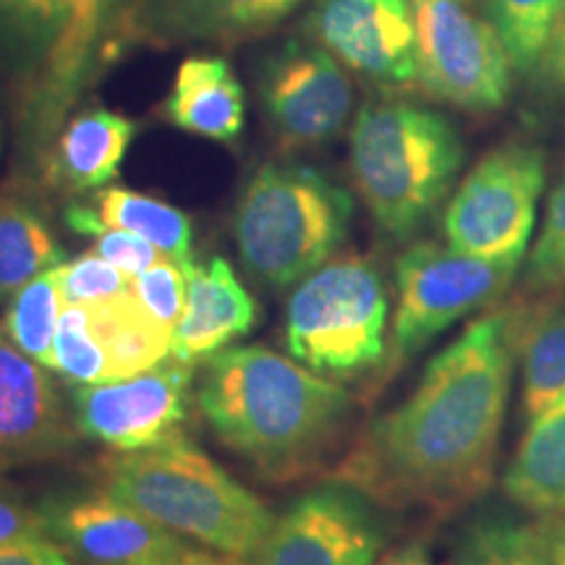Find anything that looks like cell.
<instances>
[{
  "label": "cell",
  "mask_w": 565,
  "mask_h": 565,
  "mask_svg": "<svg viewBox=\"0 0 565 565\" xmlns=\"http://www.w3.org/2000/svg\"><path fill=\"white\" fill-rule=\"evenodd\" d=\"M66 223L84 236H95L103 228L137 233L175 263H192V221L186 212L154 196L100 189L92 204H71Z\"/></svg>",
  "instance_id": "603a6c76"
},
{
  "label": "cell",
  "mask_w": 565,
  "mask_h": 565,
  "mask_svg": "<svg viewBox=\"0 0 565 565\" xmlns=\"http://www.w3.org/2000/svg\"><path fill=\"white\" fill-rule=\"evenodd\" d=\"M173 330L126 291L95 303L63 307L53 343V372L66 383H116L171 356Z\"/></svg>",
  "instance_id": "30bf717a"
},
{
  "label": "cell",
  "mask_w": 565,
  "mask_h": 565,
  "mask_svg": "<svg viewBox=\"0 0 565 565\" xmlns=\"http://www.w3.org/2000/svg\"><path fill=\"white\" fill-rule=\"evenodd\" d=\"M63 312L58 267L38 275L17 296L3 315V333L34 362L53 370L55 330Z\"/></svg>",
  "instance_id": "4316f807"
},
{
  "label": "cell",
  "mask_w": 565,
  "mask_h": 565,
  "mask_svg": "<svg viewBox=\"0 0 565 565\" xmlns=\"http://www.w3.org/2000/svg\"><path fill=\"white\" fill-rule=\"evenodd\" d=\"M387 288L370 257L328 259L288 299L286 345L315 372L359 374L385 359Z\"/></svg>",
  "instance_id": "8992f818"
},
{
  "label": "cell",
  "mask_w": 565,
  "mask_h": 565,
  "mask_svg": "<svg viewBox=\"0 0 565 565\" xmlns=\"http://www.w3.org/2000/svg\"><path fill=\"white\" fill-rule=\"evenodd\" d=\"M545 189V154L532 145L487 152L466 175L443 217L450 249L479 259L521 263Z\"/></svg>",
  "instance_id": "ba28073f"
},
{
  "label": "cell",
  "mask_w": 565,
  "mask_h": 565,
  "mask_svg": "<svg viewBox=\"0 0 565 565\" xmlns=\"http://www.w3.org/2000/svg\"><path fill=\"white\" fill-rule=\"evenodd\" d=\"M521 263H498L461 254L450 246L419 242L395 263L398 303L387 372L427 349L450 324L498 299Z\"/></svg>",
  "instance_id": "52a82bcc"
},
{
  "label": "cell",
  "mask_w": 565,
  "mask_h": 565,
  "mask_svg": "<svg viewBox=\"0 0 565 565\" xmlns=\"http://www.w3.org/2000/svg\"><path fill=\"white\" fill-rule=\"evenodd\" d=\"M92 238H95V254H100L105 263L118 267V270L129 275V278H137V275L147 273L166 257L158 246H152L147 238H141L137 233L129 231L103 228Z\"/></svg>",
  "instance_id": "1f68e13d"
},
{
  "label": "cell",
  "mask_w": 565,
  "mask_h": 565,
  "mask_svg": "<svg viewBox=\"0 0 565 565\" xmlns=\"http://www.w3.org/2000/svg\"><path fill=\"white\" fill-rule=\"evenodd\" d=\"M419 40V84L435 100L487 113L511 92V58L490 21L463 0H412Z\"/></svg>",
  "instance_id": "9c48e42d"
},
{
  "label": "cell",
  "mask_w": 565,
  "mask_h": 565,
  "mask_svg": "<svg viewBox=\"0 0 565 565\" xmlns=\"http://www.w3.org/2000/svg\"><path fill=\"white\" fill-rule=\"evenodd\" d=\"M550 63H553V66H557L561 71H565V30L561 34V40H557L553 55H550Z\"/></svg>",
  "instance_id": "74e56055"
},
{
  "label": "cell",
  "mask_w": 565,
  "mask_h": 565,
  "mask_svg": "<svg viewBox=\"0 0 565 565\" xmlns=\"http://www.w3.org/2000/svg\"><path fill=\"white\" fill-rule=\"evenodd\" d=\"M0 565H79L53 542H30V545L0 547Z\"/></svg>",
  "instance_id": "e575fe53"
},
{
  "label": "cell",
  "mask_w": 565,
  "mask_h": 565,
  "mask_svg": "<svg viewBox=\"0 0 565 565\" xmlns=\"http://www.w3.org/2000/svg\"><path fill=\"white\" fill-rule=\"evenodd\" d=\"M466 147L450 118L408 103H370L351 129V173L374 223L406 238L433 215L461 171Z\"/></svg>",
  "instance_id": "277c9868"
},
{
  "label": "cell",
  "mask_w": 565,
  "mask_h": 565,
  "mask_svg": "<svg viewBox=\"0 0 565 565\" xmlns=\"http://www.w3.org/2000/svg\"><path fill=\"white\" fill-rule=\"evenodd\" d=\"M100 490L154 524L212 553L249 561L275 515L257 494L183 435L141 450H110L97 463Z\"/></svg>",
  "instance_id": "3957f363"
},
{
  "label": "cell",
  "mask_w": 565,
  "mask_h": 565,
  "mask_svg": "<svg viewBox=\"0 0 565 565\" xmlns=\"http://www.w3.org/2000/svg\"><path fill=\"white\" fill-rule=\"evenodd\" d=\"M259 97L273 134L291 150L338 137L353 108V87L341 63L317 42L301 40L267 55Z\"/></svg>",
  "instance_id": "4fadbf2b"
},
{
  "label": "cell",
  "mask_w": 565,
  "mask_h": 565,
  "mask_svg": "<svg viewBox=\"0 0 565 565\" xmlns=\"http://www.w3.org/2000/svg\"><path fill=\"white\" fill-rule=\"evenodd\" d=\"M383 542L364 494L330 484L294 500L244 565H372Z\"/></svg>",
  "instance_id": "7c38bea8"
},
{
  "label": "cell",
  "mask_w": 565,
  "mask_h": 565,
  "mask_svg": "<svg viewBox=\"0 0 565 565\" xmlns=\"http://www.w3.org/2000/svg\"><path fill=\"white\" fill-rule=\"evenodd\" d=\"M513 349L521 359V404L532 419L565 391V303L542 307L515 324Z\"/></svg>",
  "instance_id": "cb8c5ba5"
},
{
  "label": "cell",
  "mask_w": 565,
  "mask_h": 565,
  "mask_svg": "<svg viewBox=\"0 0 565 565\" xmlns=\"http://www.w3.org/2000/svg\"><path fill=\"white\" fill-rule=\"evenodd\" d=\"M160 565H244V561H238V557L221 555V553H212V550L189 547L186 553H181L179 557H173V561L160 563Z\"/></svg>",
  "instance_id": "d590c367"
},
{
  "label": "cell",
  "mask_w": 565,
  "mask_h": 565,
  "mask_svg": "<svg viewBox=\"0 0 565 565\" xmlns=\"http://www.w3.org/2000/svg\"><path fill=\"white\" fill-rule=\"evenodd\" d=\"M162 116L175 129L217 141H236L244 131L246 97L231 63L217 55H192L175 71Z\"/></svg>",
  "instance_id": "ffe728a7"
},
{
  "label": "cell",
  "mask_w": 565,
  "mask_h": 565,
  "mask_svg": "<svg viewBox=\"0 0 565 565\" xmlns=\"http://www.w3.org/2000/svg\"><path fill=\"white\" fill-rule=\"evenodd\" d=\"M463 3H475V0H463Z\"/></svg>",
  "instance_id": "f35d334b"
},
{
  "label": "cell",
  "mask_w": 565,
  "mask_h": 565,
  "mask_svg": "<svg viewBox=\"0 0 565 565\" xmlns=\"http://www.w3.org/2000/svg\"><path fill=\"white\" fill-rule=\"evenodd\" d=\"M38 508L53 545L79 565H160L189 550L171 529L103 490L55 494Z\"/></svg>",
  "instance_id": "9a60e30c"
},
{
  "label": "cell",
  "mask_w": 565,
  "mask_h": 565,
  "mask_svg": "<svg viewBox=\"0 0 565 565\" xmlns=\"http://www.w3.org/2000/svg\"><path fill=\"white\" fill-rule=\"evenodd\" d=\"M353 215L345 189L296 162H267L244 186L236 244L254 280L282 288L312 275L343 244Z\"/></svg>",
  "instance_id": "5b68a950"
},
{
  "label": "cell",
  "mask_w": 565,
  "mask_h": 565,
  "mask_svg": "<svg viewBox=\"0 0 565 565\" xmlns=\"http://www.w3.org/2000/svg\"><path fill=\"white\" fill-rule=\"evenodd\" d=\"M134 134L137 124L121 113H82L61 134L47 179L66 192H100L121 171Z\"/></svg>",
  "instance_id": "7402d4cb"
},
{
  "label": "cell",
  "mask_w": 565,
  "mask_h": 565,
  "mask_svg": "<svg viewBox=\"0 0 565 565\" xmlns=\"http://www.w3.org/2000/svg\"><path fill=\"white\" fill-rule=\"evenodd\" d=\"M534 536V545L547 565H565V513L540 515L534 524H529Z\"/></svg>",
  "instance_id": "836d02e7"
},
{
  "label": "cell",
  "mask_w": 565,
  "mask_h": 565,
  "mask_svg": "<svg viewBox=\"0 0 565 565\" xmlns=\"http://www.w3.org/2000/svg\"><path fill=\"white\" fill-rule=\"evenodd\" d=\"M484 9L515 68L550 61L565 30V0H484Z\"/></svg>",
  "instance_id": "484cf974"
},
{
  "label": "cell",
  "mask_w": 565,
  "mask_h": 565,
  "mask_svg": "<svg viewBox=\"0 0 565 565\" xmlns=\"http://www.w3.org/2000/svg\"><path fill=\"white\" fill-rule=\"evenodd\" d=\"M186 265V263H183ZM171 257H162L158 265L147 273L131 278V294L145 303L150 315L158 317L162 324L175 328L186 307V267Z\"/></svg>",
  "instance_id": "4dcf8cb0"
},
{
  "label": "cell",
  "mask_w": 565,
  "mask_h": 565,
  "mask_svg": "<svg viewBox=\"0 0 565 565\" xmlns=\"http://www.w3.org/2000/svg\"><path fill=\"white\" fill-rule=\"evenodd\" d=\"M511 315L475 320L372 419L333 469L335 484L393 511L456 513L490 490L513 380Z\"/></svg>",
  "instance_id": "6da1fadb"
},
{
  "label": "cell",
  "mask_w": 565,
  "mask_h": 565,
  "mask_svg": "<svg viewBox=\"0 0 565 565\" xmlns=\"http://www.w3.org/2000/svg\"><path fill=\"white\" fill-rule=\"evenodd\" d=\"M194 366L168 356L152 370L116 383L71 391L76 433L110 450H141L181 435L192 414Z\"/></svg>",
  "instance_id": "8fae6325"
},
{
  "label": "cell",
  "mask_w": 565,
  "mask_h": 565,
  "mask_svg": "<svg viewBox=\"0 0 565 565\" xmlns=\"http://www.w3.org/2000/svg\"><path fill=\"white\" fill-rule=\"evenodd\" d=\"M58 286L63 307H74V303H95L131 291V278L105 263L100 254L87 252L74 263L58 267Z\"/></svg>",
  "instance_id": "f1b7e54d"
},
{
  "label": "cell",
  "mask_w": 565,
  "mask_h": 565,
  "mask_svg": "<svg viewBox=\"0 0 565 565\" xmlns=\"http://www.w3.org/2000/svg\"><path fill=\"white\" fill-rule=\"evenodd\" d=\"M526 422L503 475V490L515 505L536 515L565 513V391Z\"/></svg>",
  "instance_id": "44dd1931"
},
{
  "label": "cell",
  "mask_w": 565,
  "mask_h": 565,
  "mask_svg": "<svg viewBox=\"0 0 565 565\" xmlns=\"http://www.w3.org/2000/svg\"><path fill=\"white\" fill-rule=\"evenodd\" d=\"M461 565H547L534 545L529 524H513L505 519L479 521L466 532L461 550Z\"/></svg>",
  "instance_id": "83f0119b"
},
{
  "label": "cell",
  "mask_w": 565,
  "mask_h": 565,
  "mask_svg": "<svg viewBox=\"0 0 565 565\" xmlns=\"http://www.w3.org/2000/svg\"><path fill=\"white\" fill-rule=\"evenodd\" d=\"M309 34L338 63L380 87L419 84V40L412 0H320Z\"/></svg>",
  "instance_id": "5bb4252c"
},
{
  "label": "cell",
  "mask_w": 565,
  "mask_h": 565,
  "mask_svg": "<svg viewBox=\"0 0 565 565\" xmlns=\"http://www.w3.org/2000/svg\"><path fill=\"white\" fill-rule=\"evenodd\" d=\"M63 259L66 252L40 210L19 196L0 194V301L61 267Z\"/></svg>",
  "instance_id": "d4e9b609"
},
{
  "label": "cell",
  "mask_w": 565,
  "mask_h": 565,
  "mask_svg": "<svg viewBox=\"0 0 565 565\" xmlns=\"http://www.w3.org/2000/svg\"><path fill=\"white\" fill-rule=\"evenodd\" d=\"M76 435L51 374L0 330V466L58 458Z\"/></svg>",
  "instance_id": "2e32d148"
},
{
  "label": "cell",
  "mask_w": 565,
  "mask_h": 565,
  "mask_svg": "<svg viewBox=\"0 0 565 565\" xmlns=\"http://www.w3.org/2000/svg\"><path fill=\"white\" fill-rule=\"evenodd\" d=\"M30 542H51L40 508H32L9 487H0V547Z\"/></svg>",
  "instance_id": "d6a6232c"
},
{
  "label": "cell",
  "mask_w": 565,
  "mask_h": 565,
  "mask_svg": "<svg viewBox=\"0 0 565 565\" xmlns=\"http://www.w3.org/2000/svg\"><path fill=\"white\" fill-rule=\"evenodd\" d=\"M303 0H131L129 40L171 47L181 42L244 40L278 26Z\"/></svg>",
  "instance_id": "e0dca14e"
},
{
  "label": "cell",
  "mask_w": 565,
  "mask_h": 565,
  "mask_svg": "<svg viewBox=\"0 0 565 565\" xmlns=\"http://www.w3.org/2000/svg\"><path fill=\"white\" fill-rule=\"evenodd\" d=\"M374 565H433V561H429L427 547L422 542H408V545L393 550Z\"/></svg>",
  "instance_id": "8d00e7d4"
},
{
  "label": "cell",
  "mask_w": 565,
  "mask_h": 565,
  "mask_svg": "<svg viewBox=\"0 0 565 565\" xmlns=\"http://www.w3.org/2000/svg\"><path fill=\"white\" fill-rule=\"evenodd\" d=\"M105 0H0V42L26 61H45L53 89L68 87L95 40Z\"/></svg>",
  "instance_id": "ac0fdd59"
},
{
  "label": "cell",
  "mask_w": 565,
  "mask_h": 565,
  "mask_svg": "<svg viewBox=\"0 0 565 565\" xmlns=\"http://www.w3.org/2000/svg\"><path fill=\"white\" fill-rule=\"evenodd\" d=\"M526 275L540 288L565 286V175L550 194L545 223L529 257Z\"/></svg>",
  "instance_id": "f546056e"
},
{
  "label": "cell",
  "mask_w": 565,
  "mask_h": 565,
  "mask_svg": "<svg viewBox=\"0 0 565 565\" xmlns=\"http://www.w3.org/2000/svg\"><path fill=\"white\" fill-rule=\"evenodd\" d=\"M186 307L173 328L171 356L181 364H200L236 338L252 333L259 307L238 280L228 259L186 263Z\"/></svg>",
  "instance_id": "d6986e66"
},
{
  "label": "cell",
  "mask_w": 565,
  "mask_h": 565,
  "mask_svg": "<svg viewBox=\"0 0 565 565\" xmlns=\"http://www.w3.org/2000/svg\"><path fill=\"white\" fill-rule=\"evenodd\" d=\"M196 404L233 454L273 482H291L333 454L353 398L296 359L265 345H236L204 359Z\"/></svg>",
  "instance_id": "7a4b0ae2"
}]
</instances>
